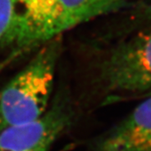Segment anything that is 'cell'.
<instances>
[{"mask_svg": "<svg viewBox=\"0 0 151 151\" xmlns=\"http://www.w3.org/2000/svg\"><path fill=\"white\" fill-rule=\"evenodd\" d=\"M144 14H145V16L146 17V19L151 21V5L148 6V8H146Z\"/></svg>", "mask_w": 151, "mask_h": 151, "instance_id": "obj_8", "label": "cell"}, {"mask_svg": "<svg viewBox=\"0 0 151 151\" xmlns=\"http://www.w3.org/2000/svg\"><path fill=\"white\" fill-rule=\"evenodd\" d=\"M122 121L90 141L86 151H151V96Z\"/></svg>", "mask_w": 151, "mask_h": 151, "instance_id": "obj_5", "label": "cell"}, {"mask_svg": "<svg viewBox=\"0 0 151 151\" xmlns=\"http://www.w3.org/2000/svg\"><path fill=\"white\" fill-rule=\"evenodd\" d=\"M93 79L94 89L104 103L151 92V29L113 46L100 60Z\"/></svg>", "mask_w": 151, "mask_h": 151, "instance_id": "obj_3", "label": "cell"}, {"mask_svg": "<svg viewBox=\"0 0 151 151\" xmlns=\"http://www.w3.org/2000/svg\"><path fill=\"white\" fill-rule=\"evenodd\" d=\"M0 71H1V70H0Z\"/></svg>", "mask_w": 151, "mask_h": 151, "instance_id": "obj_10", "label": "cell"}, {"mask_svg": "<svg viewBox=\"0 0 151 151\" xmlns=\"http://www.w3.org/2000/svg\"><path fill=\"white\" fill-rule=\"evenodd\" d=\"M148 96H151V92H150V93H148V94H146V95H145V96H143V97H141V98H144V97H148Z\"/></svg>", "mask_w": 151, "mask_h": 151, "instance_id": "obj_9", "label": "cell"}, {"mask_svg": "<svg viewBox=\"0 0 151 151\" xmlns=\"http://www.w3.org/2000/svg\"><path fill=\"white\" fill-rule=\"evenodd\" d=\"M77 112L67 89H60L42 117L0 133V151H49L74 125Z\"/></svg>", "mask_w": 151, "mask_h": 151, "instance_id": "obj_4", "label": "cell"}, {"mask_svg": "<svg viewBox=\"0 0 151 151\" xmlns=\"http://www.w3.org/2000/svg\"><path fill=\"white\" fill-rule=\"evenodd\" d=\"M60 36L39 48L29 62L0 90V133L42 117L54 92Z\"/></svg>", "mask_w": 151, "mask_h": 151, "instance_id": "obj_1", "label": "cell"}, {"mask_svg": "<svg viewBox=\"0 0 151 151\" xmlns=\"http://www.w3.org/2000/svg\"><path fill=\"white\" fill-rule=\"evenodd\" d=\"M129 0H87L81 18V24L107 14Z\"/></svg>", "mask_w": 151, "mask_h": 151, "instance_id": "obj_6", "label": "cell"}, {"mask_svg": "<svg viewBox=\"0 0 151 151\" xmlns=\"http://www.w3.org/2000/svg\"><path fill=\"white\" fill-rule=\"evenodd\" d=\"M14 14L0 40L17 57L81 24L87 0H12Z\"/></svg>", "mask_w": 151, "mask_h": 151, "instance_id": "obj_2", "label": "cell"}, {"mask_svg": "<svg viewBox=\"0 0 151 151\" xmlns=\"http://www.w3.org/2000/svg\"><path fill=\"white\" fill-rule=\"evenodd\" d=\"M14 14L12 0H0V40L10 26Z\"/></svg>", "mask_w": 151, "mask_h": 151, "instance_id": "obj_7", "label": "cell"}]
</instances>
